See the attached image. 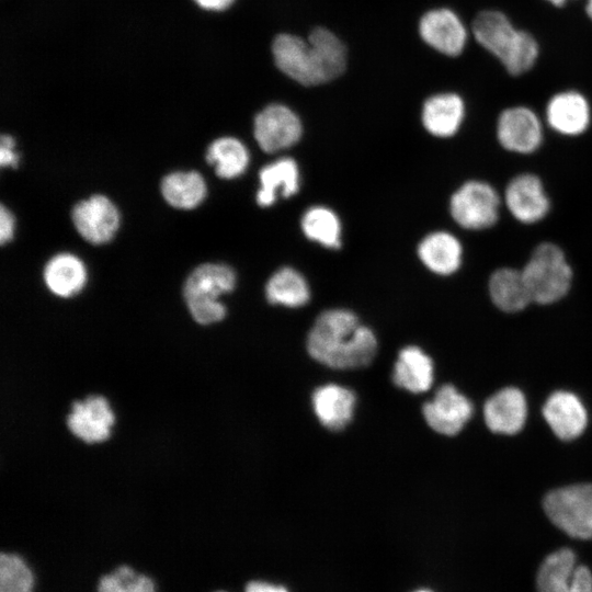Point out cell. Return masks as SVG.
I'll use <instances>...</instances> for the list:
<instances>
[{"label":"cell","mask_w":592,"mask_h":592,"mask_svg":"<svg viewBox=\"0 0 592 592\" xmlns=\"http://www.w3.org/2000/svg\"><path fill=\"white\" fill-rule=\"evenodd\" d=\"M307 350L312 358L329 367L356 368L373 361L377 341L352 311L329 309L318 316L310 329Z\"/></svg>","instance_id":"obj_1"},{"label":"cell","mask_w":592,"mask_h":592,"mask_svg":"<svg viewBox=\"0 0 592 592\" xmlns=\"http://www.w3.org/2000/svg\"><path fill=\"white\" fill-rule=\"evenodd\" d=\"M272 52L277 68L304 86H317L335 79L346 64L343 44L323 27L315 29L308 41L281 34L274 39Z\"/></svg>","instance_id":"obj_2"},{"label":"cell","mask_w":592,"mask_h":592,"mask_svg":"<svg viewBox=\"0 0 592 592\" xmlns=\"http://www.w3.org/2000/svg\"><path fill=\"white\" fill-rule=\"evenodd\" d=\"M532 303L548 305L563 298L570 289L572 270L561 248L543 242L522 269Z\"/></svg>","instance_id":"obj_3"},{"label":"cell","mask_w":592,"mask_h":592,"mask_svg":"<svg viewBox=\"0 0 592 592\" xmlns=\"http://www.w3.org/2000/svg\"><path fill=\"white\" fill-rule=\"evenodd\" d=\"M236 275L225 264L207 263L196 267L184 284V299L194 320L201 325L220 321L226 316L218 300L234 289Z\"/></svg>","instance_id":"obj_4"},{"label":"cell","mask_w":592,"mask_h":592,"mask_svg":"<svg viewBox=\"0 0 592 592\" xmlns=\"http://www.w3.org/2000/svg\"><path fill=\"white\" fill-rule=\"evenodd\" d=\"M548 519L567 535L592 539V483L561 487L544 498Z\"/></svg>","instance_id":"obj_5"},{"label":"cell","mask_w":592,"mask_h":592,"mask_svg":"<svg viewBox=\"0 0 592 592\" xmlns=\"http://www.w3.org/2000/svg\"><path fill=\"white\" fill-rule=\"evenodd\" d=\"M500 197L487 182L470 180L462 184L449 200V213L460 227L471 230L493 226L499 218Z\"/></svg>","instance_id":"obj_6"},{"label":"cell","mask_w":592,"mask_h":592,"mask_svg":"<svg viewBox=\"0 0 592 592\" xmlns=\"http://www.w3.org/2000/svg\"><path fill=\"white\" fill-rule=\"evenodd\" d=\"M536 592H592V572L577 562L571 549H558L542 561Z\"/></svg>","instance_id":"obj_7"},{"label":"cell","mask_w":592,"mask_h":592,"mask_svg":"<svg viewBox=\"0 0 592 592\" xmlns=\"http://www.w3.org/2000/svg\"><path fill=\"white\" fill-rule=\"evenodd\" d=\"M497 137L509 151L532 153L543 140L542 123L536 113L526 106L508 107L499 115Z\"/></svg>","instance_id":"obj_8"},{"label":"cell","mask_w":592,"mask_h":592,"mask_svg":"<svg viewBox=\"0 0 592 592\" xmlns=\"http://www.w3.org/2000/svg\"><path fill=\"white\" fill-rule=\"evenodd\" d=\"M303 133L298 116L287 106L270 104L254 119V137L262 150L276 152L295 145Z\"/></svg>","instance_id":"obj_9"},{"label":"cell","mask_w":592,"mask_h":592,"mask_svg":"<svg viewBox=\"0 0 592 592\" xmlns=\"http://www.w3.org/2000/svg\"><path fill=\"white\" fill-rule=\"evenodd\" d=\"M504 203L512 216L523 224L542 220L550 208L540 179L531 173L519 174L508 183Z\"/></svg>","instance_id":"obj_10"},{"label":"cell","mask_w":592,"mask_h":592,"mask_svg":"<svg viewBox=\"0 0 592 592\" xmlns=\"http://www.w3.org/2000/svg\"><path fill=\"white\" fill-rule=\"evenodd\" d=\"M431 429L444 435L457 434L473 414L471 402L454 386L443 385L422 408Z\"/></svg>","instance_id":"obj_11"},{"label":"cell","mask_w":592,"mask_h":592,"mask_svg":"<svg viewBox=\"0 0 592 592\" xmlns=\"http://www.w3.org/2000/svg\"><path fill=\"white\" fill-rule=\"evenodd\" d=\"M72 221L78 232L94 244L111 240L118 228L119 215L114 204L103 195H93L72 209Z\"/></svg>","instance_id":"obj_12"},{"label":"cell","mask_w":592,"mask_h":592,"mask_svg":"<svg viewBox=\"0 0 592 592\" xmlns=\"http://www.w3.org/2000/svg\"><path fill=\"white\" fill-rule=\"evenodd\" d=\"M422 39L432 48L446 56L459 55L467 42V31L459 16L452 10L442 8L426 12L420 21Z\"/></svg>","instance_id":"obj_13"},{"label":"cell","mask_w":592,"mask_h":592,"mask_svg":"<svg viewBox=\"0 0 592 592\" xmlns=\"http://www.w3.org/2000/svg\"><path fill=\"white\" fill-rule=\"evenodd\" d=\"M113 424V411L102 396H90L76 401L67 417L70 432L89 444L109 439Z\"/></svg>","instance_id":"obj_14"},{"label":"cell","mask_w":592,"mask_h":592,"mask_svg":"<svg viewBox=\"0 0 592 592\" xmlns=\"http://www.w3.org/2000/svg\"><path fill=\"white\" fill-rule=\"evenodd\" d=\"M546 119L555 132L566 136H578L589 127L590 104L578 91L568 90L556 93L547 103Z\"/></svg>","instance_id":"obj_15"},{"label":"cell","mask_w":592,"mask_h":592,"mask_svg":"<svg viewBox=\"0 0 592 592\" xmlns=\"http://www.w3.org/2000/svg\"><path fill=\"white\" fill-rule=\"evenodd\" d=\"M471 32L477 43L500 62L514 47L520 30L499 10H482L471 23Z\"/></svg>","instance_id":"obj_16"},{"label":"cell","mask_w":592,"mask_h":592,"mask_svg":"<svg viewBox=\"0 0 592 592\" xmlns=\"http://www.w3.org/2000/svg\"><path fill=\"white\" fill-rule=\"evenodd\" d=\"M543 415L560 440L570 441L584 431L588 423L587 410L572 392H553L543 407Z\"/></svg>","instance_id":"obj_17"},{"label":"cell","mask_w":592,"mask_h":592,"mask_svg":"<svg viewBox=\"0 0 592 592\" xmlns=\"http://www.w3.org/2000/svg\"><path fill=\"white\" fill-rule=\"evenodd\" d=\"M485 422L494 433L515 434L524 426L527 405L523 392L505 387L492 395L483 407Z\"/></svg>","instance_id":"obj_18"},{"label":"cell","mask_w":592,"mask_h":592,"mask_svg":"<svg viewBox=\"0 0 592 592\" xmlns=\"http://www.w3.org/2000/svg\"><path fill=\"white\" fill-rule=\"evenodd\" d=\"M465 117V103L456 93L430 96L423 104L422 123L433 136L446 138L457 133Z\"/></svg>","instance_id":"obj_19"},{"label":"cell","mask_w":592,"mask_h":592,"mask_svg":"<svg viewBox=\"0 0 592 592\" xmlns=\"http://www.w3.org/2000/svg\"><path fill=\"white\" fill-rule=\"evenodd\" d=\"M355 401V395L350 389L335 384L321 386L312 394V407L318 420L332 431L342 430L350 423Z\"/></svg>","instance_id":"obj_20"},{"label":"cell","mask_w":592,"mask_h":592,"mask_svg":"<svg viewBox=\"0 0 592 592\" xmlns=\"http://www.w3.org/2000/svg\"><path fill=\"white\" fill-rule=\"evenodd\" d=\"M260 189L257 203L262 207L271 206L277 195L291 197L299 190V170L292 158H281L264 166L259 173Z\"/></svg>","instance_id":"obj_21"},{"label":"cell","mask_w":592,"mask_h":592,"mask_svg":"<svg viewBox=\"0 0 592 592\" xmlns=\"http://www.w3.org/2000/svg\"><path fill=\"white\" fill-rule=\"evenodd\" d=\"M418 255L431 272L449 275L462 264L463 248L452 234L434 231L422 239L418 247Z\"/></svg>","instance_id":"obj_22"},{"label":"cell","mask_w":592,"mask_h":592,"mask_svg":"<svg viewBox=\"0 0 592 592\" xmlns=\"http://www.w3.org/2000/svg\"><path fill=\"white\" fill-rule=\"evenodd\" d=\"M488 291L492 303L505 312H517L532 303L522 270H496L489 278Z\"/></svg>","instance_id":"obj_23"},{"label":"cell","mask_w":592,"mask_h":592,"mask_svg":"<svg viewBox=\"0 0 592 592\" xmlns=\"http://www.w3.org/2000/svg\"><path fill=\"white\" fill-rule=\"evenodd\" d=\"M392 379L398 387L410 392H424L433 383L432 360L421 349L407 346L399 352Z\"/></svg>","instance_id":"obj_24"},{"label":"cell","mask_w":592,"mask_h":592,"mask_svg":"<svg viewBox=\"0 0 592 592\" xmlns=\"http://www.w3.org/2000/svg\"><path fill=\"white\" fill-rule=\"evenodd\" d=\"M44 280L52 293L60 297H70L84 286L87 272L83 263L76 255L60 253L47 262Z\"/></svg>","instance_id":"obj_25"},{"label":"cell","mask_w":592,"mask_h":592,"mask_svg":"<svg viewBox=\"0 0 592 592\" xmlns=\"http://www.w3.org/2000/svg\"><path fill=\"white\" fill-rule=\"evenodd\" d=\"M265 296L273 305L300 307L309 300V287L305 277L292 267L277 270L267 281Z\"/></svg>","instance_id":"obj_26"},{"label":"cell","mask_w":592,"mask_h":592,"mask_svg":"<svg viewBox=\"0 0 592 592\" xmlns=\"http://www.w3.org/2000/svg\"><path fill=\"white\" fill-rule=\"evenodd\" d=\"M161 192L173 207L191 209L204 200L206 185L202 175L195 171L174 172L163 178Z\"/></svg>","instance_id":"obj_27"},{"label":"cell","mask_w":592,"mask_h":592,"mask_svg":"<svg viewBox=\"0 0 592 592\" xmlns=\"http://www.w3.org/2000/svg\"><path fill=\"white\" fill-rule=\"evenodd\" d=\"M206 160L214 166L218 177L232 179L242 174L247 169L249 153L240 140L232 137H223L209 145Z\"/></svg>","instance_id":"obj_28"},{"label":"cell","mask_w":592,"mask_h":592,"mask_svg":"<svg viewBox=\"0 0 592 592\" xmlns=\"http://www.w3.org/2000/svg\"><path fill=\"white\" fill-rule=\"evenodd\" d=\"M300 225L308 239L327 248H340L341 224L333 210L314 206L305 212Z\"/></svg>","instance_id":"obj_29"},{"label":"cell","mask_w":592,"mask_h":592,"mask_svg":"<svg viewBox=\"0 0 592 592\" xmlns=\"http://www.w3.org/2000/svg\"><path fill=\"white\" fill-rule=\"evenodd\" d=\"M33 574L16 555L1 554L0 592H32Z\"/></svg>","instance_id":"obj_30"},{"label":"cell","mask_w":592,"mask_h":592,"mask_svg":"<svg viewBox=\"0 0 592 592\" xmlns=\"http://www.w3.org/2000/svg\"><path fill=\"white\" fill-rule=\"evenodd\" d=\"M98 592H156L151 579L121 566L112 573L101 578Z\"/></svg>","instance_id":"obj_31"},{"label":"cell","mask_w":592,"mask_h":592,"mask_svg":"<svg viewBox=\"0 0 592 592\" xmlns=\"http://www.w3.org/2000/svg\"><path fill=\"white\" fill-rule=\"evenodd\" d=\"M538 54L539 47L535 37L521 30L514 47L501 64L510 75L520 76L532 69Z\"/></svg>","instance_id":"obj_32"},{"label":"cell","mask_w":592,"mask_h":592,"mask_svg":"<svg viewBox=\"0 0 592 592\" xmlns=\"http://www.w3.org/2000/svg\"><path fill=\"white\" fill-rule=\"evenodd\" d=\"M14 140L9 135L1 136V147H0V164L2 167L11 166L15 168L18 166L19 157L13 151Z\"/></svg>","instance_id":"obj_33"},{"label":"cell","mask_w":592,"mask_h":592,"mask_svg":"<svg viewBox=\"0 0 592 592\" xmlns=\"http://www.w3.org/2000/svg\"><path fill=\"white\" fill-rule=\"evenodd\" d=\"M14 231V218L12 214L4 207L0 209V240L4 244L13 237Z\"/></svg>","instance_id":"obj_34"},{"label":"cell","mask_w":592,"mask_h":592,"mask_svg":"<svg viewBox=\"0 0 592 592\" xmlns=\"http://www.w3.org/2000/svg\"><path fill=\"white\" fill-rule=\"evenodd\" d=\"M246 592H287V591L285 588L280 587V585H274V584L261 582V581H253L247 585Z\"/></svg>","instance_id":"obj_35"},{"label":"cell","mask_w":592,"mask_h":592,"mask_svg":"<svg viewBox=\"0 0 592 592\" xmlns=\"http://www.w3.org/2000/svg\"><path fill=\"white\" fill-rule=\"evenodd\" d=\"M201 8L212 11L227 9L235 0H194Z\"/></svg>","instance_id":"obj_36"},{"label":"cell","mask_w":592,"mask_h":592,"mask_svg":"<svg viewBox=\"0 0 592 592\" xmlns=\"http://www.w3.org/2000/svg\"><path fill=\"white\" fill-rule=\"evenodd\" d=\"M585 13L589 16V19L592 21V0H587Z\"/></svg>","instance_id":"obj_37"},{"label":"cell","mask_w":592,"mask_h":592,"mask_svg":"<svg viewBox=\"0 0 592 592\" xmlns=\"http://www.w3.org/2000/svg\"><path fill=\"white\" fill-rule=\"evenodd\" d=\"M546 1L555 7L560 8V7H563L569 0H546Z\"/></svg>","instance_id":"obj_38"},{"label":"cell","mask_w":592,"mask_h":592,"mask_svg":"<svg viewBox=\"0 0 592 592\" xmlns=\"http://www.w3.org/2000/svg\"><path fill=\"white\" fill-rule=\"evenodd\" d=\"M414 592H432V591H429V590H418V591H414Z\"/></svg>","instance_id":"obj_39"}]
</instances>
